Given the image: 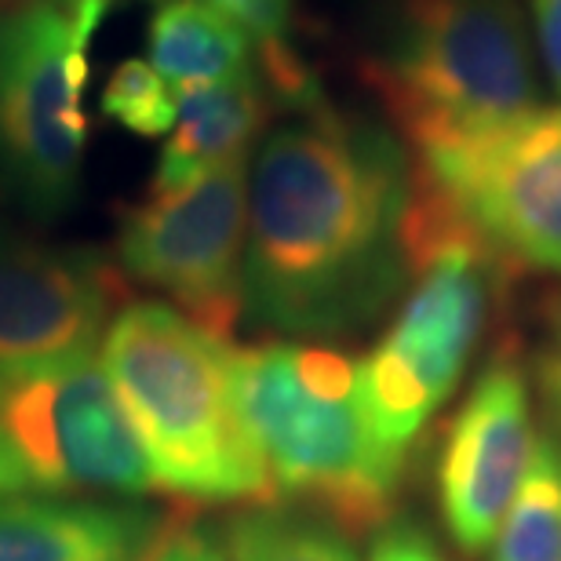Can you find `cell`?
I'll return each instance as SVG.
<instances>
[{"mask_svg":"<svg viewBox=\"0 0 561 561\" xmlns=\"http://www.w3.org/2000/svg\"><path fill=\"white\" fill-rule=\"evenodd\" d=\"M416 161L398 131L313 103L249 161L244 318L332 343L394 307L412 274Z\"/></svg>","mask_w":561,"mask_h":561,"instance_id":"6da1fadb","label":"cell"},{"mask_svg":"<svg viewBox=\"0 0 561 561\" xmlns=\"http://www.w3.org/2000/svg\"><path fill=\"white\" fill-rule=\"evenodd\" d=\"M230 390L274 500L285 496L346 536L394 518L409 456L376 434L354 357L280 335L230 346Z\"/></svg>","mask_w":561,"mask_h":561,"instance_id":"7a4b0ae2","label":"cell"},{"mask_svg":"<svg viewBox=\"0 0 561 561\" xmlns=\"http://www.w3.org/2000/svg\"><path fill=\"white\" fill-rule=\"evenodd\" d=\"M157 489L201 507L277 503L263 459L233 409L230 346L168 302H128L99 343Z\"/></svg>","mask_w":561,"mask_h":561,"instance_id":"3957f363","label":"cell"},{"mask_svg":"<svg viewBox=\"0 0 561 561\" xmlns=\"http://www.w3.org/2000/svg\"><path fill=\"white\" fill-rule=\"evenodd\" d=\"M503 266L416 179L412 274L394 318L357 362L376 434L409 456L426 423L456 394L500 296Z\"/></svg>","mask_w":561,"mask_h":561,"instance_id":"277c9868","label":"cell"},{"mask_svg":"<svg viewBox=\"0 0 561 561\" xmlns=\"http://www.w3.org/2000/svg\"><path fill=\"white\" fill-rule=\"evenodd\" d=\"M368 81L412 150L540 103L518 0H398L368 55Z\"/></svg>","mask_w":561,"mask_h":561,"instance_id":"5b68a950","label":"cell"},{"mask_svg":"<svg viewBox=\"0 0 561 561\" xmlns=\"http://www.w3.org/2000/svg\"><path fill=\"white\" fill-rule=\"evenodd\" d=\"M106 0L0 8V186L30 216L59 219L81 194L88 44Z\"/></svg>","mask_w":561,"mask_h":561,"instance_id":"8992f818","label":"cell"},{"mask_svg":"<svg viewBox=\"0 0 561 561\" xmlns=\"http://www.w3.org/2000/svg\"><path fill=\"white\" fill-rule=\"evenodd\" d=\"M420 186L507 271L561 277V103L412 150Z\"/></svg>","mask_w":561,"mask_h":561,"instance_id":"52a82bcc","label":"cell"},{"mask_svg":"<svg viewBox=\"0 0 561 561\" xmlns=\"http://www.w3.org/2000/svg\"><path fill=\"white\" fill-rule=\"evenodd\" d=\"M0 434L48 496L157 492L153 463L99 351L0 376Z\"/></svg>","mask_w":561,"mask_h":561,"instance_id":"ba28073f","label":"cell"},{"mask_svg":"<svg viewBox=\"0 0 561 561\" xmlns=\"http://www.w3.org/2000/svg\"><path fill=\"white\" fill-rule=\"evenodd\" d=\"M249 161L150 194L117 233V271L222 343L244 318Z\"/></svg>","mask_w":561,"mask_h":561,"instance_id":"9c48e42d","label":"cell"},{"mask_svg":"<svg viewBox=\"0 0 561 561\" xmlns=\"http://www.w3.org/2000/svg\"><path fill=\"white\" fill-rule=\"evenodd\" d=\"M536 437L529 376L511 351H496L448 420L434 467L437 514L463 558L489 551L529 470Z\"/></svg>","mask_w":561,"mask_h":561,"instance_id":"30bf717a","label":"cell"},{"mask_svg":"<svg viewBox=\"0 0 561 561\" xmlns=\"http://www.w3.org/2000/svg\"><path fill=\"white\" fill-rule=\"evenodd\" d=\"M121 291L103 252L0 230V376L99 351Z\"/></svg>","mask_w":561,"mask_h":561,"instance_id":"8fae6325","label":"cell"},{"mask_svg":"<svg viewBox=\"0 0 561 561\" xmlns=\"http://www.w3.org/2000/svg\"><path fill=\"white\" fill-rule=\"evenodd\" d=\"M161 518L131 503L0 496V561H139Z\"/></svg>","mask_w":561,"mask_h":561,"instance_id":"7c38bea8","label":"cell"},{"mask_svg":"<svg viewBox=\"0 0 561 561\" xmlns=\"http://www.w3.org/2000/svg\"><path fill=\"white\" fill-rule=\"evenodd\" d=\"M266 92L260 70L241 81L201 84L179 92L175 125L168 131L153 168L150 194H168L216 168L252 157L266 125Z\"/></svg>","mask_w":561,"mask_h":561,"instance_id":"4fadbf2b","label":"cell"},{"mask_svg":"<svg viewBox=\"0 0 561 561\" xmlns=\"http://www.w3.org/2000/svg\"><path fill=\"white\" fill-rule=\"evenodd\" d=\"M175 92L255 73V41L205 0H164L150 19V59Z\"/></svg>","mask_w":561,"mask_h":561,"instance_id":"5bb4252c","label":"cell"},{"mask_svg":"<svg viewBox=\"0 0 561 561\" xmlns=\"http://www.w3.org/2000/svg\"><path fill=\"white\" fill-rule=\"evenodd\" d=\"M211 533L227 561H362L354 540L335 525L277 503L244 507Z\"/></svg>","mask_w":561,"mask_h":561,"instance_id":"9a60e30c","label":"cell"},{"mask_svg":"<svg viewBox=\"0 0 561 561\" xmlns=\"http://www.w3.org/2000/svg\"><path fill=\"white\" fill-rule=\"evenodd\" d=\"M489 561H561V445L540 431L518 492L489 543Z\"/></svg>","mask_w":561,"mask_h":561,"instance_id":"2e32d148","label":"cell"},{"mask_svg":"<svg viewBox=\"0 0 561 561\" xmlns=\"http://www.w3.org/2000/svg\"><path fill=\"white\" fill-rule=\"evenodd\" d=\"M179 92L146 59H125L103 88V114L131 136H168L175 125Z\"/></svg>","mask_w":561,"mask_h":561,"instance_id":"e0dca14e","label":"cell"},{"mask_svg":"<svg viewBox=\"0 0 561 561\" xmlns=\"http://www.w3.org/2000/svg\"><path fill=\"white\" fill-rule=\"evenodd\" d=\"M227 19H233L249 37L260 44V51L291 48V0H205Z\"/></svg>","mask_w":561,"mask_h":561,"instance_id":"ac0fdd59","label":"cell"},{"mask_svg":"<svg viewBox=\"0 0 561 561\" xmlns=\"http://www.w3.org/2000/svg\"><path fill=\"white\" fill-rule=\"evenodd\" d=\"M139 561H227V554H222L211 529H201L190 518H175L161 522V529L146 543Z\"/></svg>","mask_w":561,"mask_h":561,"instance_id":"d6986e66","label":"cell"},{"mask_svg":"<svg viewBox=\"0 0 561 561\" xmlns=\"http://www.w3.org/2000/svg\"><path fill=\"white\" fill-rule=\"evenodd\" d=\"M365 561H453L420 522L390 518L376 529Z\"/></svg>","mask_w":561,"mask_h":561,"instance_id":"ffe728a7","label":"cell"},{"mask_svg":"<svg viewBox=\"0 0 561 561\" xmlns=\"http://www.w3.org/2000/svg\"><path fill=\"white\" fill-rule=\"evenodd\" d=\"M533 19V48L536 62H543V73L561 99V0H525Z\"/></svg>","mask_w":561,"mask_h":561,"instance_id":"44dd1931","label":"cell"},{"mask_svg":"<svg viewBox=\"0 0 561 561\" xmlns=\"http://www.w3.org/2000/svg\"><path fill=\"white\" fill-rule=\"evenodd\" d=\"M536 376H540L551 416H561V299L551 307V318H547V343L540 357H536Z\"/></svg>","mask_w":561,"mask_h":561,"instance_id":"7402d4cb","label":"cell"},{"mask_svg":"<svg viewBox=\"0 0 561 561\" xmlns=\"http://www.w3.org/2000/svg\"><path fill=\"white\" fill-rule=\"evenodd\" d=\"M30 474L26 467L19 463V456L11 453L8 437L0 434V496H11V492H30Z\"/></svg>","mask_w":561,"mask_h":561,"instance_id":"603a6c76","label":"cell"},{"mask_svg":"<svg viewBox=\"0 0 561 561\" xmlns=\"http://www.w3.org/2000/svg\"><path fill=\"white\" fill-rule=\"evenodd\" d=\"M551 420H554V426H558V431H561V416H551ZM554 437H558V434H554ZM558 445H561V437H558Z\"/></svg>","mask_w":561,"mask_h":561,"instance_id":"cb8c5ba5","label":"cell"}]
</instances>
